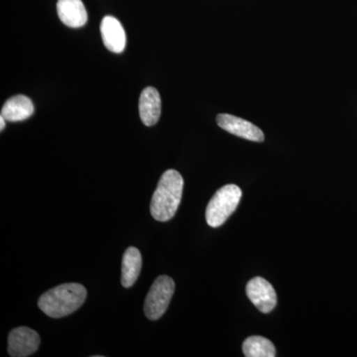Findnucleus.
<instances>
[{
	"instance_id": "423d86ee",
	"label": "nucleus",
	"mask_w": 357,
	"mask_h": 357,
	"mask_svg": "<svg viewBox=\"0 0 357 357\" xmlns=\"http://www.w3.org/2000/svg\"><path fill=\"white\" fill-rule=\"evenodd\" d=\"M248 299L263 314L272 312L277 305V295L273 286L262 277H255L246 286Z\"/></svg>"
},
{
	"instance_id": "0eeeda50",
	"label": "nucleus",
	"mask_w": 357,
	"mask_h": 357,
	"mask_svg": "<svg viewBox=\"0 0 357 357\" xmlns=\"http://www.w3.org/2000/svg\"><path fill=\"white\" fill-rule=\"evenodd\" d=\"M217 122L218 126L223 130L243 139L255 142H262L264 140V133L261 129L241 117L227 114H218Z\"/></svg>"
},
{
	"instance_id": "20e7f679",
	"label": "nucleus",
	"mask_w": 357,
	"mask_h": 357,
	"mask_svg": "<svg viewBox=\"0 0 357 357\" xmlns=\"http://www.w3.org/2000/svg\"><path fill=\"white\" fill-rule=\"evenodd\" d=\"M175 292V282L171 277L159 276L150 288L144 303L145 316L151 321L165 314Z\"/></svg>"
},
{
	"instance_id": "4468645a",
	"label": "nucleus",
	"mask_w": 357,
	"mask_h": 357,
	"mask_svg": "<svg viewBox=\"0 0 357 357\" xmlns=\"http://www.w3.org/2000/svg\"><path fill=\"white\" fill-rule=\"evenodd\" d=\"M6 121L3 116H0V130H3L4 128H6Z\"/></svg>"
},
{
	"instance_id": "f03ea898",
	"label": "nucleus",
	"mask_w": 357,
	"mask_h": 357,
	"mask_svg": "<svg viewBox=\"0 0 357 357\" xmlns=\"http://www.w3.org/2000/svg\"><path fill=\"white\" fill-rule=\"evenodd\" d=\"M86 298V288L81 284H63L44 293L40 297L38 306L50 318H63L76 312Z\"/></svg>"
},
{
	"instance_id": "1a4fd4ad",
	"label": "nucleus",
	"mask_w": 357,
	"mask_h": 357,
	"mask_svg": "<svg viewBox=\"0 0 357 357\" xmlns=\"http://www.w3.org/2000/svg\"><path fill=\"white\" fill-rule=\"evenodd\" d=\"M161 98L156 89L149 86L143 89L139 100L141 121L146 126H153L161 115Z\"/></svg>"
},
{
	"instance_id": "9d476101",
	"label": "nucleus",
	"mask_w": 357,
	"mask_h": 357,
	"mask_svg": "<svg viewBox=\"0 0 357 357\" xmlns=\"http://www.w3.org/2000/svg\"><path fill=\"white\" fill-rule=\"evenodd\" d=\"M57 11L59 18L68 27H82L88 21V13L82 0H59Z\"/></svg>"
},
{
	"instance_id": "6e6552de",
	"label": "nucleus",
	"mask_w": 357,
	"mask_h": 357,
	"mask_svg": "<svg viewBox=\"0 0 357 357\" xmlns=\"http://www.w3.org/2000/svg\"><path fill=\"white\" fill-rule=\"evenodd\" d=\"M103 44L107 50L121 53L126 48V36L123 26L114 16H105L100 24Z\"/></svg>"
},
{
	"instance_id": "ddd939ff",
	"label": "nucleus",
	"mask_w": 357,
	"mask_h": 357,
	"mask_svg": "<svg viewBox=\"0 0 357 357\" xmlns=\"http://www.w3.org/2000/svg\"><path fill=\"white\" fill-rule=\"evenodd\" d=\"M243 351L246 357H274L276 349L267 338L255 335L246 338L243 344Z\"/></svg>"
},
{
	"instance_id": "39448f33",
	"label": "nucleus",
	"mask_w": 357,
	"mask_h": 357,
	"mask_svg": "<svg viewBox=\"0 0 357 357\" xmlns=\"http://www.w3.org/2000/svg\"><path fill=\"white\" fill-rule=\"evenodd\" d=\"M40 335L27 326L13 328L8 335V354L13 357H27L38 349Z\"/></svg>"
},
{
	"instance_id": "f257e3e1",
	"label": "nucleus",
	"mask_w": 357,
	"mask_h": 357,
	"mask_svg": "<svg viewBox=\"0 0 357 357\" xmlns=\"http://www.w3.org/2000/svg\"><path fill=\"white\" fill-rule=\"evenodd\" d=\"M183 188L184 178L178 171L171 169L162 175L150 204V211L155 220H172L182 199Z\"/></svg>"
},
{
	"instance_id": "7ed1b4c3",
	"label": "nucleus",
	"mask_w": 357,
	"mask_h": 357,
	"mask_svg": "<svg viewBox=\"0 0 357 357\" xmlns=\"http://www.w3.org/2000/svg\"><path fill=\"white\" fill-rule=\"evenodd\" d=\"M243 197L238 185H225L211 199L206 206V220L211 227H222L227 218L234 213Z\"/></svg>"
},
{
	"instance_id": "f8f14e48",
	"label": "nucleus",
	"mask_w": 357,
	"mask_h": 357,
	"mask_svg": "<svg viewBox=\"0 0 357 357\" xmlns=\"http://www.w3.org/2000/svg\"><path fill=\"white\" fill-rule=\"evenodd\" d=\"M142 267V256L136 248H129L122 258L121 285L130 288L137 281Z\"/></svg>"
},
{
	"instance_id": "9b49d317",
	"label": "nucleus",
	"mask_w": 357,
	"mask_h": 357,
	"mask_svg": "<svg viewBox=\"0 0 357 357\" xmlns=\"http://www.w3.org/2000/svg\"><path fill=\"white\" fill-rule=\"evenodd\" d=\"M34 114V105L27 96L18 95L9 98L1 109V116L6 121L17 122L27 119Z\"/></svg>"
}]
</instances>
